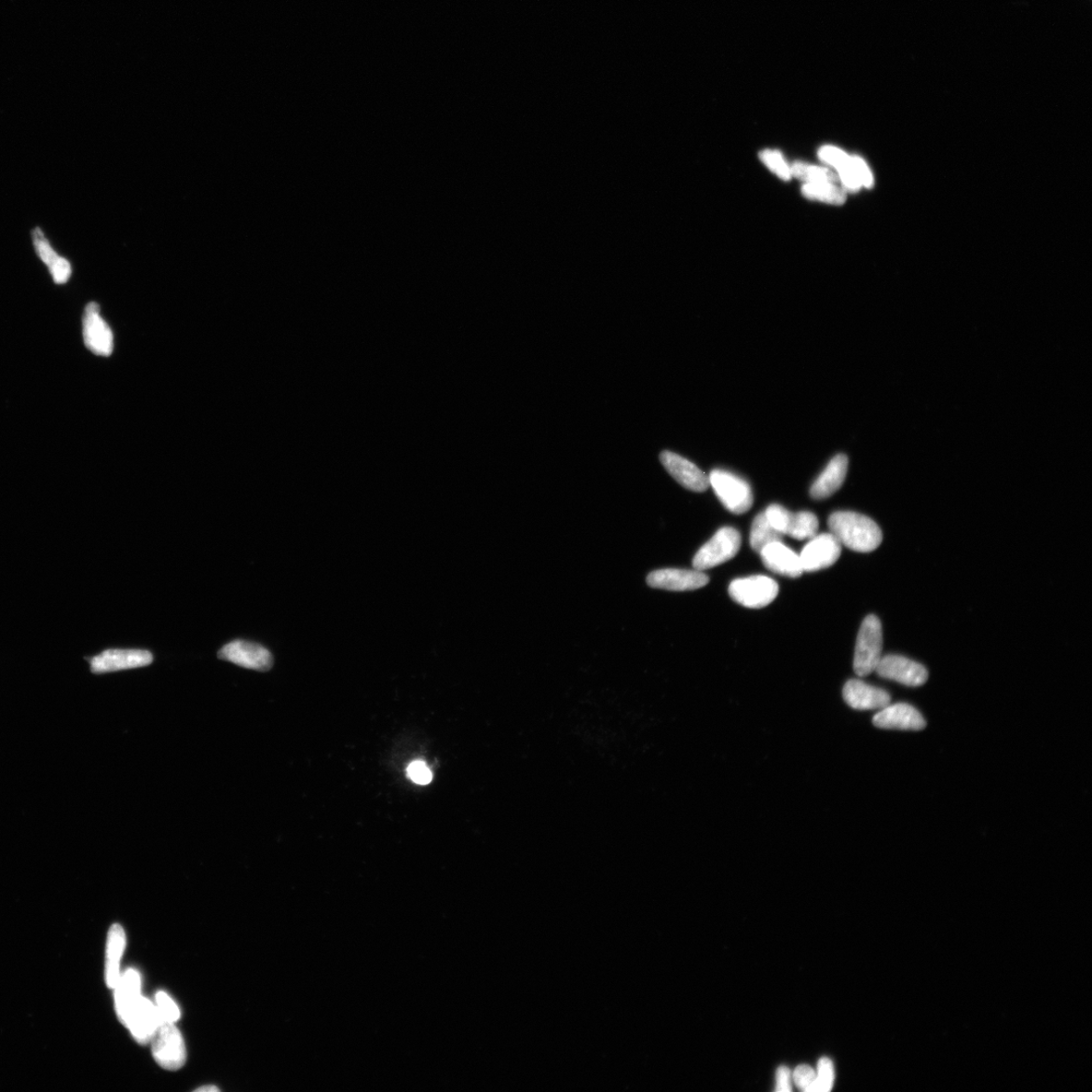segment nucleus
Returning a JSON list of instances; mask_svg holds the SVG:
<instances>
[{"instance_id":"f257e3e1","label":"nucleus","mask_w":1092,"mask_h":1092,"mask_svg":"<svg viewBox=\"0 0 1092 1092\" xmlns=\"http://www.w3.org/2000/svg\"><path fill=\"white\" fill-rule=\"evenodd\" d=\"M828 527L840 544L858 553H871L880 548L882 531L867 516L847 512H835L828 518Z\"/></svg>"},{"instance_id":"f03ea898","label":"nucleus","mask_w":1092,"mask_h":1092,"mask_svg":"<svg viewBox=\"0 0 1092 1092\" xmlns=\"http://www.w3.org/2000/svg\"><path fill=\"white\" fill-rule=\"evenodd\" d=\"M883 635L880 619L875 615L866 617L857 637L854 648L853 671L859 676L875 672L882 659Z\"/></svg>"},{"instance_id":"7ed1b4c3","label":"nucleus","mask_w":1092,"mask_h":1092,"mask_svg":"<svg viewBox=\"0 0 1092 1092\" xmlns=\"http://www.w3.org/2000/svg\"><path fill=\"white\" fill-rule=\"evenodd\" d=\"M709 485L720 502L733 514H744L754 503L751 485L734 473L723 470L712 471Z\"/></svg>"},{"instance_id":"20e7f679","label":"nucleus","mask_w":1092,"mask_h":1092,"mask_svg":"<svg viewBox=\"0 0 1092 1092\" xmlns=\"http://www.w3.org/2000/svg\"><path fill=\"white\" fill-rule=\"evenodd\" d=\"M742 545V537L737 529L723 527L719 529L693 559V566L697 571H705L727 563L738 554Z\"/></svg>"},{"instance_id":"39448f33","label":"nucleus","mask_w":1092,"mask_h":1092,"mask_svg":"<svg viewBox=\"0 0 1092 1092\" xmlns=\"http://www.w3.org/2000/svg\"><path fill=\"white\" fill-rule=\"evenodd\" d=\"M151 1042L153 1058L164 1070H181L186 1060V1050L181 1031L174 1023L162 1020Z\"/></svg>"},{"instance_id":"423d86ee","label":"nucleus","mask_w":1092,"mask_h":1092,"mask_svg":"<svg viewBox=\"0 0 1092 1092\" xmlns=\"http://www.w3.org/2000/svg\"><path fill=\"white\" fill-rule=\"evenodd\" d=\"M729 593L733 601L746 608L768 607L779 594L776 580L766 576H753L731 581Z\"/></svg>"},{"instance_id":"0eeeda50","label":"nucleus","mask_w":1092,"mask_h":1092,"mask_svg":"<svg viewBox=\"0 0 1092 1092\" xmlns=\"http://www.w3.org/2000/svg\"><path fill=\"white\" fill-rule=\"evenodd\" d=\"M218 658L257 672H267L273 666V657L266 648L242 639L225 645L219 650Z\"/></svg>"},{"instance_id":"6e6552de","label":"nucleus","mask_w":1092,"mask_h":1092,"mask_svg":"<svg viewBox=\"0 0 1092 1092\" xmlns=\"http://www.w3.org/2000/svg\"><path fill=\"white\" fill-rule=\"evenodd\" d=\"M83 339L92 353L110 356L114 351V334L111 327L101 315L97 303H89L82 319Z\"/></svg>"},{"instance_id":"1a4fd4ad","label":"nucleus","mask_w":1092,"mask_h":1092,"mask_svg":"<svg viewBox=\"0 0 1092 1092\" xmlns=\"http://www.w3.org/2000/svg\"><path fill=\"white\" fill-rule=\"evenodd\" d=\"M152 652L145 649H106L90 660L93 674H105L149 666Z\"/></svg>"},{"instance_id":"9d476101","label":"nucleus","mask_w":1092,"mask_h":1092,"mask_svg":"<svg viewBox=\"0 0 1092 1092\" xmlns=\"http://www.w3.org/2000/svg\"><path fill=\"white\" fill-rule=\"evenodd\" d=\"M841 544L832 533H823L811 539L801 552L804 572H817L832 566L839 559Z\"/></svg>"},{"instance_id":"9b49d317","label":"nucleus","mask_w":1092,"mask_h":1092,"mask_svg":"<svg viewBox=\"0 0 1092 1092\" xmlns=\"http://www.w3.org/2000/svg\"><path fill=\"white\" fill-rule=\"evenodd\" d=\"M875 672L881 678L909 687L922 686L929 678V673L922 664L896 655L882 657Z\"/></svg>"},{"instance_id":"f8f14e48","label":"nucleus","mask_w":1092,"mask_h":1092,"mask_svg":"<svg viewBox=\"0 0 1092 1092\" xmlns=\"http://www.w3.org/2000/svg\"><path fill=\"white\" fill-rule=\"evenodd\" d=\"M708 581L709 578L697 569L663 568L651 572L647 578L651 588L676 592L697 590L706 586Z\"/></svg>"},{"instance_id":"ddd939ff","label":"nucleus","mask_w":1092,"mask_h":1092,"mask_svg":"<svg viewBox=\"0 0 1092 1092\" xmlns=\"http://www.w3.org/2000/svg\"><path fill=\"white\" fill-rule=\"evenodd\" d=\"M660 459L664 469L684 488L697 493H703L709 488V478L690 460L671 451H662Z\"/></svg>"},{"instance_id":"4468645a","label":"nucleus","mask_w":1092,"mask_h":1092,"mask_svg":"<svg viewBox=\"0 0 1092 1092\" xmlns=\"http://www.w3.org/2000/svg\"><path fill=\"white\" fill-rule=\"evenodd\" d=\"M162 1018L157 1005H154L145 997L141 996L136 1004L130 1011L125 1026L132 1032L135 1040L145 1044L151 1042L160 1026Z\"/></svg>"},{"instance_id":"2eb2a0df","label":"nucleus","mask_w":1092,"mask_h":1092,"mask_svg":"<svg viewBox=\"0 0 1092 1092\" xmlns=\"http://www.w3.org/2000/svg\"><path fill=\"white\" fill-rule=\"evenodd\" d=\"M875 727L883 730H922L927 727L919 710L907 703L887 705L874 717Z\"/></svg>"},{"instance_id":"dca6fc26","label":"nucleus","mask_w":1092,"mask_h":1092,"mask_svg":"<svg viewBox=\"0 0 1092 1092\" xmlns=\"http://www.w3.org/2000/svg\"><path fill=\"white\" fill-rule=\"evenodd\" d=\"M759 554L771 572L792 579L799 578L804 573L800 556L781 541L767 545Z\"/></svg>"},{"instance_id":"f3484780","label":"nucleus","mask_w":1092,"mask_h":1092,"mask_svg":"<svg viewBox=\"0 0 1092 1092\" xmlns=\"http://www.w3.org/2000/svg\"><path fill=\"white\" fill-rule=\"evenodd\" d=\"M842 696L846 703L856 710L882 709L892 702V697L886 691L860 680L848 681Z\"/></svg>"},{"instance_id":"a211bd4d","label":"nucleus","mask_w":1092,"mask_h":1092,"mask_svg":"<svg viewBox=\"0 0 1092 1092\" xmlns=\"http://www.w3.org/2000/svg\"><path fill=\"white\" fill-rule=\"evenodd\" d=\"M847 456L839 454L828 462L824 471L812 485L811 496L814 500H824L838 492L844 484L848 472Z\"/></svg>"},{"instance_id":"6ab92c4d","label":"nucleus","mask_w":1092,"mask_h":1092,"mask_svg":"<svg viewBox=\"0 0 1092 1092\" xmlns=\"http://www.w3.org/2000/svg\"><path fill=\"white\" fill-rule=\"evenodd\" d=\"M33 241L35 253H37L43 263L48 266L54 282L57 284L66 283L71 277V273H73V268H71L69 261L56 253L40 228H35L33 231Z\"/></svg>"},{"instance_id":"aec40b11","label":"nucleus","mask_w":1092,"mask_h":1092,"mask_svg":"<svg viewBox=\"0 0 1092 1092\" xmlns=\"http://www.w3.org/2000/svg\"><path fill=\"white\" fill-rule=\"evenodd\" d=\"M141 977L139 972L130 969L124 973L115 988L116 1010L121 1023L141 997Z\"/></svg>"},{"instance_id":"412c9836","label":"nucleus","mask_w":1092,"mask_h":1092,"mask_svg":"<svg viewBox=\"0 0 1092 1092\" xmlns=\"http://www.w3.org/2000/svg\"><path fill=\"white\" fill-rule=\"evenodd\" d=\"M126 947V934L120 924H114L109 932L108 951H106L105 977L110 989L120 981V961Z\"/></svg>"},{"instance_id":"4be33fe9","label":"nucleus","mask_w":1092,"mask_h":1092,"mask_svg":"<svg viewBox=\"0 0 1092 1092\" xmlns=\"http://www.w3.org/2000/svg\"><path fill=\"white\" fill-rule=\"evenodd\" d=\"M818 526V519L813 513L807 512L791 513L788 512L785 527H783V536H788L798 540L811 539L816 536Z\"/></svg>"},{"instance_id":"5701e85b","label":"nucleus","mask_w":1092,"mask_h":1092,"mask_svg":"<svg viewBox=\"0 0 1092 1092\" xmlns=\"http://www.w3.org/2000/svg\"><path fill=\"white\" fill-rule=\"evenodd\" d=\"M783 537L785 536L782 533L770 525L765 513L756 516L750 534V543L755 552L761 553L767 545L781 541Z\"/></svg>"},{"instance_id":"b1692460","label":"nucleus","mask_w":1092,"mask_h":1092,"mask_svg":"<svg viewBox=\"0 0 1092 1092\" xmlns=\"http://www.w3.org/2000/svg\"><path fill=\"white\" fill-rule=\"evenodd\" d=\"M791 174L800 178L802 181L815 184H834L839 182V177L834 172L802 163L794 164Z\"/></svg>"},{"instance_id":"393cba45","label":"nucleus","mask_w":1092,"mask_h":1092,"mask_svg":"<svg viewBox=\"0 0 1092 1092\" xmlns=\"http://www.w3.org/2000/svg\"><path fill=\"white\" fill-rule=\"evenodd\" d=\"M803 194L811 198L821 199L830 204L841 205L846 200L845 193L829 184H807L803 186Z\"/></svg>"},{"instance_id":"a878e982","label":"nucleus","mask_w":1092,"mask_h":1092,"mask_svg":"<svg viewBox=\"0 0 1092 1092\" xmlns=\"http://www.w3.org/2000/svg\"><path fill=\"white\" fill-rule=\"evenodd\" d=\"M835 1083V1068L832 1060L823 1058L818 1061L816 1072V1092H828Z\"/></svg>"},{"instance_id":"bb28decb","label":"nucleus","mask_w":1092,"mask_h":1092,"mask_svg":"<svg viewBox=\"0 0 1092 1092\" xmlns=\"http://www.w3.org/2000/svg\"><path fill=\"white\" fill-rule=\"evenodd\" d=\"M157 1006L162 1020H165V1022L175 1023L178 1019H180V1008H178L176 1003L168 993L163 991L157 992Z\"/></svg>"},{"instance_id":"cd10ccee","label":"nucleus","mask_w":1092,"mask_h":1092,"mask_svg":"<svg viewBox=\"0 0 1092 1092\" xmlns=\"http://www.w3.org/2000/svg\"><path fill=\"white\" fill-rule=\"evenodd\" d=\"M793 1080L799 1088L806 1092H816V1072L809 1065H799L793 1073Z\"/></svg>"},{"instance_id":"c85d7f7f","label":"nucleus","mask_w":1092,"mask_h":1092,"mask_svg":"<svg viewBox=\"0 0 1092 1092\" xmlns=\"http://www.w3.org/2000/svg\"><path fill=\"white\" fill-rule=\"evenodd\" d=\"M761 159L768 166V168L778 174L783 180L788 181L791 176V171L787 164L783 160L781 154L775 151H764L761 153Z\"/></svg>"},{"instance_id":"c756f323","label":"nucleus","mask_w":1092,"mask_h":1092,"mask_svg":"<svg viewBox=\"0 0 1092 1092\" xmlns=\"http://www.w3.org/2000/svg\"><path fill=\"white\" fill-rule=\"evenodd\" d=\"M819 158L823 161L835 166L839 171L847 168L850 165L851 157L844 152L835 147H824L819 151Z\"/></svg>"},{"instance_id":"7c9ffc66","label":"nucleus","mask_w":1092,"mask_h":1092,"mask_svg":"<svg viewBox=\"0 0 1092 1092\" xmlns=\"http://www.w3.org/2000/svg\"><path fill=\"white\" fill-rule=\"evenodd\" d=\"M408 777L416 785H427L432 780V773L427 765L422 761L412 763L407 769Z\"/></svg>"},{"instance_id":"2f4dec72","label":"nucleus","mask_w":1092,"mask_h":1092,"mask_svg":"<svg viewBox=\"0 0 1092 1092\" xmlns=\"http://www.w3.org/2000/svg\"><path fill=\"white\" fill-rule=\"evenodd\" d=\"M851 165L860 184L866 187L873 185V176L868 166L859 157H851Z\"/></svg>"},{"instance_id":"473e14b6","label":"nucleus","mask_w":1092,"mask_h":1092,"mask_svg":"<svg viewBox=\"0 0 1092 1092\" xmlns=\"http://www.w3.org/2000/svg\"><path fill=\"white\" fill-rule=\"evenodd\" d=\"M839 171L840 174L842 184H844L845 186L850 189V191H852V192L859 191L862 184H860L857 175L854 174V172L852 169L851 161H850V165L847 166V168L842 169Z\"/></svg>"},{"instance_id":"72a5a7b5","label":"nucleus","mask_w":1092,"mask_h":1092,"mask_svg":"<svg viewBox=\"0 0 1092 1092\" xmlns=\"http://www.w3.org/2000/svg\"><path fill=\"white\" fill-rule=\"evenodd\" d=\"M791 1086V1073L786 1066H780L776 1072V1091L789 1092Z\"/></svg>"},{"instance_id":"f704fd0d","label":"nucleus","mask_w":1092,"mask_h":1092,"mask_svg":"<svg viewBox=\"0 0 1092 1092\" xmlns=\"http://www.w3.org/2000/svg\"><path fill=\"white\" fill-rule=\"evenodd\" d=\"M218 1090L219 1089L216 1086H205V1087H199L198 1089H197V1091H203V1092L204 1091H218Z\"/></svg>"}]
</instances>
